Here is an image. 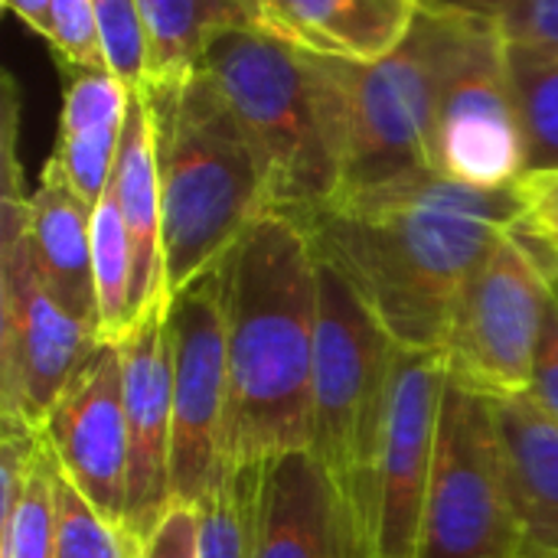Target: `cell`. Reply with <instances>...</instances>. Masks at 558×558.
I'll use <instances>...</instances> for the list:
<instances>
[{
	"instance_id": "10",
	"label": "cell",
	"mask_w": 558,
	"mask_h": 558,
	"mask_svg": "<svg viewBox=\"0 0 558 558\" xmlns=\"http://www.w3.org/2000/svg\"><path fill=\"white\" fill-rule=\"evenodd\" d=\"M415 558H523L490 402L451 383Z\"/></svg>"
},
{
	"instance_id": "24",
	"label": "cell",
	"mask_w": 558,
	"mask_h": 558,
	"mask_svg": "<svg viewBox=\"0 0 558 558\" xmlns=\"http://www.w3.org/2000/svg\"><path fill=\"white\" fill-rule=\"evenodd\" d=\"M507 59L526 137V177L558 173V59Z\"/></svg>"
},
{
	"instance_id": "29",
	"label": "cell",
	"mask_w": 558,
	"mask_h": 558,
	"mask_svg": "<svg viewBox=\"0 0 558 558\" xmlns=\"http://www.w3.org/2000/svg\"><path fill=\"white\" fill-rule=\"evenodd\" d=\"M62 72H108L98 36L95 0H52L49 26L43 33Z\"/></svg>"
},
{
	"instance_id": "12",
	"label": "cell",
	"mask_w": 558,
	"mask_h": 558,
	"mask_svg": "<svg viewBox=\"0 0 558 558\" xmlns=\"http://www.w3.org/2000/svg\"><path fill=\"white\" fill-rule=\"evenodd\" d=\"M448 369L438 350H399L376 471L369 558H415L435 468Z\"/></svg>"
},
{
	"instance_id": "30",
	"label": "cell",
	"mask_w": 558,
	"mask_h": 558,
	"mask_svg": "<svg viewBox=\"0 0 558 558\" xmlns=\"http://www.w3.org/2000/svg\"><path fill=\"white\" fill-rule=\"evenodd\" d=\"M134 558H199V510L170 504L150 536L134 546Z\"/></svg>"
},
{
	"instance_id": "1",
	"label": "cell",
	"mask_w": 558,
	"mask_h": 558,
	"mask_svg": "<svg viewBox=\"0 0 558 558\" xmlns=\"http://www.w3.org/2000/svg\"><path fill=\"white\" fill-rule=\"evenodd\" d=\"M523 216V186L471 190L415 173L337 193L301 229L399 350H438L468 281Z\"/></svg>"
},
{
	"instance_id": "2",
	"label": "cell",
	"mask_w": 558,
	"mask_h": 558,
	"mask_svg": "<svg viewBox=\"0 0 558 558\" xmlns=\"http://www.w3.org/2000/svg\"><path fill=\"white\" fill-rule=\"evenodd\" d=\"M229 350V468L307 451L320 317L317 255L298 219L262 216L219 265Z\"/></svg>"
},
{
	"instance_id": "27",
	"label": "cell",
	"mask_w": 558,
	"mask_h": 558,
	"mask_svg": "<svg viewBox=\"0 0 558 558\" xmlns=\"http://www.w3.org/2000/svg\"><path fill=\"white\" fill-rule=\"evenodd\" d=\"M108 75L131 95L147 92V33L137 0H95Z\"/></svg>"
},
{
	"instance_id": "9",
	"label": "cell",
	"mask_w": 558,
	"mask_h": 558,
	"mask_svg": "<svg viewBox=\"0 0 558 558\" xmlns=\"http://www.w3.org/2000/svg\"><path fill=\"white\" fill-rule=\"evenodd\" d=\"M428 170L471 190H510L526 177L510 59L481 3H468V26L435 101Z\"/></svg>"
},
{
	"instance_id": "6",
	"label": "cell",
	"mask_w": 558,
	"mask_h": 558,
	"mask_svg": "<svg viewBox=\"0 0 558 558\" xmlns=\"http://www.w3.org/2000/svg\"><path fill=\"white\" fill-rule=\"evenodd\" d=\"M468 26V3L422 0L402 46L376 65L327 62L343 150V186L366 190L428 170L435 101Z\"/></svg>"
},
{
	"instance_id": "28",
	"label": "cell",
	"mask_w": 558,
	"mask_h": 558,
	"mask_svg": "<svg viewBox=\"0 0 558 558\" xmlns=\"http://www.w3.org/2000/svg\"><path fill=\"white\" fill-rule=\"evenodd\" d=\"M490 16L507 56L558 59V0H490Z\"/></svg>"
},
{
	"instance_id": "31",
	"label": "cell",
	"mask_w": 558,
	"mask_h": 558,
	"mask_svg": "<svg viewBox=\"0 0 558 558\" xmlns=\"http://www.w3.org/2000/svg\"><path fill=\"white\" fill-rule=\"evenodd\" d=\"M526 399L558 425V268L556 291H553V304H549L546 320H543V333H539V347H536L533 379H530Z\"/></svg>"
},
{
	"instance_id": "16",
	"label": "cell",
	"mask_w": 558,
	"mask_h": 558,
	"mask_svg": "<svg viewBox=\"0 0 558 558\" xmlns=\"http://www.w3.org/2000/svg\"><path fill=\"white\" fill-rule=\"evenodd\" d=\"M252 558H363L337 490L307 451L262 464Z\"/></svg>"
},
{
	"instance_id": "8",
	"label": "cell",
	"mask_w": 558,
	"mask_h": 558,
	"mask_svg": "<svg viewBox=\"0 0 558 558\" xmlns=\"http://www.w3.org/2000/svg\"><path fill=\"white\" fill-rule=\"evenodd\" d=\"M26 199L16 163H7L0 203V418L43 432L101 340L46 291L26 242Z\"/></svg>"
},
{
	"instance_id": "22",
	"label": "cell",
	"mask_w": 558,
	"mask_h": 558,
	"mask_svg": "<svg viewBox=\"0 0 558 558\" xmlns=\"http://www.w3.org/2000/svg\"><path fill=\"white\" fill-rule=\"evenodd\" d=\"M92 258H95V294H98V340L118 347L137 327V314H134V252L111 186L92 213Z\"/></svg>"
},
{
	"instance_id": "3",
	"label": "cell",
	"mask_w": 558,
	"mask_h": 558,
	"mask_svg": "<svg viewBox=\"0 0 558 558\" xmlns=\"http://www.w3.org/2000/svg\"><path fill=\"white\" fill-rule=\"evenodd\" d=\"M144 95L160 173L167 294L177 298L219 268L271 203L242 124L206 72Z\"/></svg>"
},
{
	"instance_id": "32",
	"label": "cell",
	"mask_w": 558,
	"mask_h": 558,
	"mask_svg": "<svg viewBox=\"0 0 558 558\" xmlns=\"http://www.w3.org/2000/svg\"><path fill=\"white\" fill-rule=\"evenodd\" d=\"M523 232H530L558 262V173H530L523 177Z\"/></svg>"
},
{
	"instance_id": "18",
	"label": "cell",
	"mask_w": 558,
	"mask_h": 558,
	"mask_svg": "<svg viewBox=\"0 0 558 558\" xmlns=\"http://www.w3.org/2000/svg\"><path fill=\"white\" fill-rule=\"evenodd\" d=\"M92 206L46 163L26 199V242L36 271L56 304L98 333V294L92 258Z\"/></svg>"
},
{
	"instance_id": "11",
	"label": "cell",
	"mask_w": 558,
	"mask_h": 558,
	"mask_svg": "<svg viewBox=\"0 0 558 558\" xmlns=\"http://www.w3.org/2000/svg\"><path fill=\"white\" fill-rule=\"evenodd\" d=\"M167 337L173 369L170 500L199 507L229 471V350L219 268L170 298Z\"/></svg>"
},
{
	"instance_id": "26",
	"label": "cell",
	"mask_w": 558,
	"mask_h": 558,
	"mask_svg": "<svg viewBox=\"0 0 558 558\" xmlns=\"http://www.w3.org/2000/svg\"><path fill=\"white\" fill-rule=\"evenodd\" d=\"M0 558H56V458L49 445L20 507L0 526Z\"/></svg>"
},
{
	"instance_id": "23",
	"label": "cell",
	"mask_w": 558,
	"mask_h": 558,
	"mask_svg": "<svg viewBox=\"0 0 558 558\" xmlns=\"http://www.w3.org/2000/svg\"><path fill=\"white\" fill-rule=\"evenodd\" d=\"M262 468H229L199 510V558L255 556Z\"/></svg>"
},
{
	"instance_id": "7",
	"label": "cell",
	"mask_w": 558,
	"mask_h": 558,
	"mask_svg": "<svg viewBox=\"0 0 558 558\" xmlns=\"http://www.w3.org/2000/svg\"><path fill=\"white\" fill-rule=\"evenodd\" d=\"M556 268V258L523 226L500 239L458 298L438 347L451 386L487 402L530 392Z\"/></svg>"
},
{
	"instance_id": "14",
	"label": "cell",
	"mask_w": 558,
	"mask_h": 558,
	"mask_svg": "<svg viewBox=\"0 0 558 558\" xmlns=\"http://www.w3.org/2000/svg\"><path fill=\"white\" fill-rule=\"evenodd\" d=\"M170 307V304H167ZM167 307L137 320L121 350L124 422H128V520L124 533L137 546L170 510L173 451V369Z\"/></svg>"
},
{
	"instance_id": "21",
	"label": "cell",
	"mask_w": 558,
	"mask_h": 558,
	"mask_svg": "<svg viewBox=\"0 0 558 558\" xmlns=\"http://www.w3.org/2000/svg\"><path fill=\"white\" fill-rule=\"evenodd\" d=\"M147 33V88L190 85L213 43L245 23V0H137Z\"/></svg>"
},
{
	"instance_id": "25",
	"label": "cell",
	"mask_w": 558,
	"mask_h": 558,
	"mask_svg": "<svg viewBox=\"0 0 558 558\" xmlns=\"http://www.w3.org/2000/svg\"><path fill=\"white\" fill-rule=\"evenodd\" d=\"M56 558H134L131 536L108 523L56 468Z\"/></svg>"
},
{
	"instance_id": "17",
	"label": "cell",
	"mask_w": 558,
	"mask_h": 558,
	"mask_svg": "<svg viewBox=\"0 0 558 558\" xmlns=\"http://www.w3.org/2000/svg\"><path fill=\"white\" fill-rule=\"evenodd\" d=\"M490 412L523 558H558V425L526 396Z\"/></svg>"
},
{
	"instance_id": "13",
	"label": "cell",
	"mask_w": 558,
	"mask_h": 558,
	"mask_svg": "<svg viewBox=\"0 0 558 558\" xmlns=\"http://www.w3.org/2000/svg\"><path fill=\"white\" fill-rule=\"evenodd\" d=\"M62 477L114 526L128 520V422L121 350L98 343L43 425Z\"/></svg>"
},
{
	"instance_id": "15",
	"label": "cell",
	"mask_w": 558,
	"mask_h": 558,
	"mask_svg": "<svg viewBox=\"0 0 558 558\" xmlns=\"http://www.w3.org/2000/svg\"><path fill=\"white\" fill-rule=\"evenodd\" d=\"M422 0H245L271 39L327 62L376 65L409 36Z\"/></svg>"
},
{
	"instance_id": "33",
	"label": "cell",
	"mask_w": 558,
	"mask_h": 558,
	"mask_svg": "<svg viewBox=\"0 0 558 558\" xmlns=\"http://www.w3.org/2000/svg\"><path fill=\"white\" fill-rule=\"evenodd\" d=\"M0 7L16 16L23 26H29L33 33H46L49 26V10H52V0H0Z\"/></svg>"
},
{
	"instance_id": "4",
	"label": "cell",
	"mask_w": 558,
	"mask_h": 558,
	"mask_svg": "<svg viewBox=\"0 0 558 558\" xmlns=\"http://www.w3.org/2000/svg\"><path fill=\"white\" fill-rule=\"evenodd\" d=\"M203 72L255 150L271 213L301 222L324 209L343 186L340 118L327 62L245 20L213 43Z\"/></svg>"
},
{
	"instance_id": "19",
	"label": "cell",
	"mask_w": 558,
	"mask_h": 558,
	"mask_svg": "<svg viewBox=\"0 0 558 558\" xmlns=\"http://www.w3.org/2000/svg\"><path fill=\"white\" fill-rule=\"evenodd\" d=\"M111 193L121 209L131 252H134V314L144 320L170 304L163 271V216H160V173L150 105L144 92L128 101L121 150L111 177Z\"/></svg>"
},
{
	"instance_id": "20",
	"label": "cell",
	"mask_w": 558,
	"mask_h": 558,
	"mask_svg": "<svg viewBox=\"0 0 558 558\" xmlns=\"http://www.w3.org/2000/svg\"><path fill=\"white\" fill-rule=\"evenodd\" d=\"M131 92L108 72H69L59 141L49 167L92 209L111 186Z\"/></svg>"
},
{
	"instance_id": "5",
	"label": "cell",
	"mask_w": 558,
	"mask_h": 558,
	"mask_svg": "<svg viewBox=\"0 0 558 558\" xmlns=\"http://www.w3.org/2000/svg\"><path fill=\"white\" fill-rule=\"evenodd\" d=\"M320 317L311 383L307 454L337 490L360 553L369 558L376 471L389 422L396 340L360 301L350 281L317 258Z\"/></svg>"
}]
</instances>
